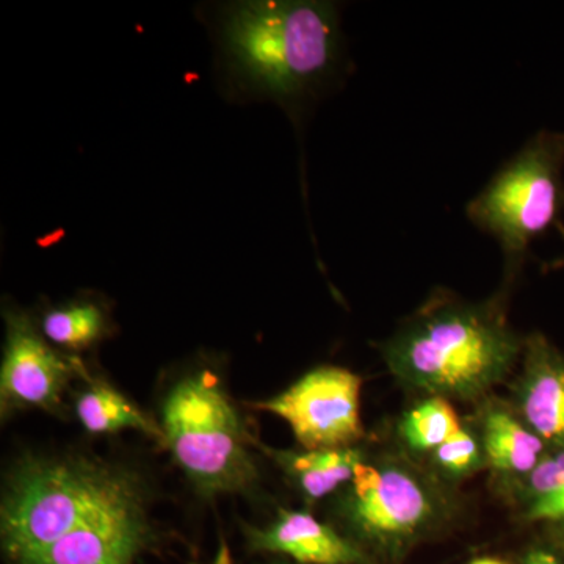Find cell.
Wrapping results in <instances>:
<instances>
[{"mask_svg":"<svg viewBox=\"0 0 564 564\" xmlns=\"http://www.w3.org/2000/svg\"><path fill=\"white\" fill-rule=\"evenodd\" d=\"M0 540L9 564H135L155 540L148 496L120 464L29 456L7 477Z\"/></svg>","mask_w":564,"mask_h":564,"instance_id":"obj_1","label":"cell"},{"mask_svg":"<svg viewBox=\"0 0 564 564\" xmlns=\"http://www.w3.org/2000/svg\"><path fill=\"white\" fill-rule=\"evenodd\" d=\"M221 65L245 96L300 109L344 70L339 13L318 0H251L226 7Z\"/></svg>","mask_w":564,"mask_h":564,"instance_id":"obj_2","label":"cell"},{"mask_svg":"<svg viewBox=\"0 0 564 564\" xmlns=\"http://www.w3.org/2000/svg\"><path fill=\"white\" fill-rule=\"evenodd\" d=\"M524 351L502 300L434 295L383 345L400 383L437 399L475 400L502 383Z\"/></svg>","mask_w":564,"mask_h":564,"instance_id":"obj_3","label":"cell"},{"mask_svg":"<svg viewBox=\"0 0 564 564\" xmlns=\"http://www.w3.org/2000/svg\"><path fill=\"white\" fill-rule=\"evenodd\" d=\"M163 443L193 484L207 494L245 492L258 480L248 433L220 380L188 375L163 404Z\"/></svg>","mask_w":564,"mask_h":564,"instance_id":"obj_4","label":"cell"},{"mask_svg":"<svg viewBox=\"0 0 564 564\" xmlns=\"http://www.w3.org/2000/svg\"><path fill=\"white\" fill-rule=\"evenodd\" d=\"M563 173L564 132L541 131L467 203L469 221L502 248L508 276L521 269L530 245L558 225Z\"/></svg>","mask_w":564,"mask_h":564,"instance_id":"obj_5","label":"cell"},{"mask_svg":"<svg viewBox=\"0 0 564 564\" xmlns=\"http://www.w3.org/2000/svg\"><path fill=\"white\" fill-rule=\"evenodd\" d=\"M347 513L356 532L383 551L410 545L443 516L444 500L422 475L399 462L356 467Z\"/></svg>","mask_w":564,"mask_h":564,"instance_id":"obj_6","label":"cell"},{"mask_svg":"<svg viewBox=\"0 0 564 564\" xmlns=\"http://www.w3.org/2000/svg\"><path fill=\"white\" fill-rule=\"evenodd\" d=\"M361 386L351 370L322 366L256 406L288 422L306 451L350 448L364 436Z\"/></svg>","mask_w":564,"mask_h":564,"instance_id":"obj_7","label":"cell"},{"mask_svg":"<svg viewBox=\"0 0 564 564\" xmlns=\"http://www.w3.org/2000/svg\"><path fill=\"white\" fill-rule=\"evenodd\" d=\"M6 325V348L0 370L2 410H51L57 406L66 384L77 370L76 366L51 347L50 340L29 315L9 311Z\"/></svg>","mask_w":564,"mask_h":564,"instance_id":"obj_8","label":"cell"},{"mask_svg":"<svg viewBox=\"0 0 564 564\" xmlns=\"http://www.w3.org/2000/svg\"><path fill=\"white\" fill-rule=\"evenodd\" d=\"M518 404L532 432L544 443L564 447V356L541 334L524 343Z\"/></svg>","mask_w":564,"mask_h":564,"instance_id":"obj_9","label":"cell"},{"mask_svg":"<svg viewBox=\"0 0 564 564\" xmlns=\"http://www.w3.org/2000/svg\"><path fill=\"white\" fill-rule=\"evenodd\" d=\"M250 543L256 551L285 555L302 564L367 563L358 545L314 516L296 511H280L272 525L252 530Z\"/></svg>","mask_w":564,"mask_h":564,"instance_id":"obj_10","label":"cell"},{"mask_svg":"<svg viewBox=\"0 0 564 564\" xmlns=\"http://www.w3.org/2000/svg\"><path fill=\"white\" fill-rule=\"evenodd\" d=\"M544 441L524 422L502 410H494L484 423L486 459L502 474L532 473L545 454Z\"/></svg>","mask_w":564,"mask_h":564,"instance_id":"obj_11","label":"cell"},{"mask_svg":"<svg viewBox=\"0 0 564 564\" xmlns=\"http://www.w3.org/2000/svg\"><path fill=\"white\" fill-rule=\"evenodd\" d=\"M276 456L304 496L311 500L323 499L340 486L351 484L356 467L362 462L361 452L351 447Z\"/></svg>","mask_w":564,"mask_h":564,"instance_id":"obj_12","label":"cell"},{"mask_svg":"<svg viewBox=\"0 0 564 564\" xmlns=\"http://www.w3.org/2000/svg\"><path fill=\"white\" fill-rule=\"evenodd\" d=\"M76 414L90 433L137 430L163 443L161 426L155 425L135 404L109 384L96 383L82 392L76 402Z\"/></svg>","mask_w":564,"mask_h":564,"instance_id":"obj_13","label":"cell"},{"mask_svg":"<svg viewBox=\"0 0 564 564\" xmlns=\"http://www.w3.org/2000/svg\"><path fill=\"white\" fill-rule=\"evenodd\" d=\"M40 329L51 344L82 350L107 336L110 318L106 307L95 300H76L46 311L41 317Z\"/></svg>","mask_w":564,"mask_h":564,"instance_id":"obj_14","label":"cell"},{"mask_svg":"<svg viewBox=\"0 0 564 564\" xmlns=\"http://www.w3.org/2000/svg\"><path fill=\"white\" fill-rule=\"evenodd\" d=\"M463 430L455 408L445 399L430 397L404 415L400 433L404 443L419 452H434Z\"/></svg>","mask_w":564,"mask_h":564,"instance_id":"obj_15","label":"cell"},{"mask_svg":"<svg viewBox=\"0 0 564 564\" xmlns=\"http://www.w3.org/2000/svg\"><path fill=\"white\" fill-rule=\"evenodd\" d=\"M522 494L530 507L564 486V447L545 452L532 473L527 474Z\"/></svg>","mask_w":564,"mask_h":564,"instance_id":"obj_16","label":"cell"},{"mask_svg":"<svg viewBox=\"0 0 564 564\" xmlns=\"http://www.w3.org/2000/svg\"><path fill=\"white\" fill-rule=\"evenodd\" d=\"M434 459L445 473L467 474L480 463V445L473 434L463 429L434 451Z\"/></svg>","mask_w":564,"mask_h":564,"instance_id":"obj_17","label":"cell"},{"mask_svg":"<svg viewBox=\"0 0 564 564\" xmlns=\"http://www.w3.org/2000/svg\"><path fill=\"white\" fill-rule=\"evenodd\" d=\"M530 518L534 521L556 522L564 524V486L558 491L544 497L529 508Z\"/></svg>","mask_w":564,"mask_h":564,"instance_id":"obj_18","label":"cell"},{"mask_svg":"<svg viewBox=\"0 0 564 564\" xmlns=\"http://www.w3.org/2000/svg\"><path fill=\"white\" fill-rule=\"evenodd\" d=\"M524 564H560V562L549 552L533 551L527 555Z\"/></svg>","mask_w":564,"mask_h":564,"instance_id":"obj_19","label":"cell"},{"mask_svg":"<svg viewBox=\"0 0 564 564\" xmlns=\"http://www.w3.org/2000/svg\"><path fill=\"white\" fill-rule=\"evenodd\" d=\"M214 564H232L231 552H229L228 545L225 543H221V547L218 549Z\"/></svg>","mask_w":564,"mask_h":564,"instance_id":"obj_20","label":"cell"},{"mask_svg":"<svg viewBox=\"0 0 564 564\" xmlns=\"http://www.w3.org/2000/svg\"><path fill=\"white\" fill-rule=\"evenodd\" d=\"M470 564H507V563L500 562V560H496V558H480V560H475V562H473Z\"/></svg>","mask_w":564,"mask_h":564,"instance_id":"obj_21","label":"cell"},{"mask_svg":"<svg viewBox=\"0 0 564 564\" xmlns=\"http://www.w3.org/2000/svg\"><path fill=\"white\" fill-rule=\"evenodd\" d=\"M563 236H564V229H563ZM562 262H564V258L562 259Z\"/></svg>","mask_w":564,"mask_h":564,"instance_id":"obj_22","label":"cell"}]
</instances>
